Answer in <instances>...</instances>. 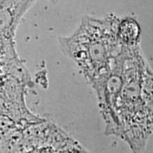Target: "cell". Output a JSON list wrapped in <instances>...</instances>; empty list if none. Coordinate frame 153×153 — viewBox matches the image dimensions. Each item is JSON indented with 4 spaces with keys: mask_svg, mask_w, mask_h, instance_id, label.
<instances>
[{
    "mask_svg": "<svg viewBox=\"0 0 153 153\" xmlns=\"http://www.w3.org/2000/svg\"><path fill=\"white\" fill-rule=\"evenodd\" d=\"M120 21L114 16H85L74 33L58 38L61 51L79 67L91 86L109 73L122 49Z\"/></svg>",
    "mask_w": 153,
    "mask_h": 153,
    "instance_id": "cell-1",
    "label": "cell"
},
{
    "mask_svg": "<svg viewBox=\"0 0 153 153\" xmlns=\"http://www.w3.org/2000/svg\"><path fill=\"white\" fill-rule=\"evenodd\" d=\"M118 35L122 44L130 46L137 45L140 36L139 27L136 22L130 19L120 22Z\"/></svg>",
    "mask_w": 153,
    "mask_h": 153,
    "instance_id": "cell-3",
    "label": "cell"
},
{
    "mask_svg": "<svg viewBox=\"0 0 153 153\" xmlns=\"http://www.w3.org/2000/svg\"><path fill=\"white\" fill-rule=\"evenodd\" d=\"M36 0H1V40L14 41L21 19Z\"/></svg>",
    "mask_w": 153,
    "mask_h": 153,
    "instance_id": "cell-2",
    "label": "cell"
}]
</instances>
